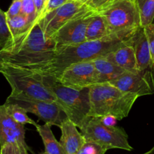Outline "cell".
Returning <instances> with one entry per match:
<instances>
[{"mask_svg": "<svg viewBox=\"0 0 154 154\" xmlns=\"http://www.w3.org/2000/svg\"><path fill=\"white\" fill-rule=\"evenodd\" d=\"M134 33L111 34L99 40L85 42L79 45L60 48L56 50L55 54L51 60L21 67L39 75H50L57 78L66 68L74 63L105 57L129 42Z\"/></svg>", "mask_w": 154, "mask_h": 154, "instance_id": "1", "label": "cell"}, {"mask_svg": "<svg viewBox=\"0 0 154 154\" xmlns=\"http://www.w3.org/2000/svg\"><path fill=\"white\" fill-rule=\"evenodd\" d=\"M56 49L54 41L46 38L37 19L27 31L11 38L1 54L5 63L24 66L51 60Z\"/></svg>", "mask_w": 154, "mask_h": 154, "instance_id": "2", "label": "cell"}, {"mask_svg": "<svg viewBox=\"0 0 154 154\" xmlns=\"http://www.w3.org/2000/svg\"><path fill=\"white\" fill-rule=\"evenodd\" d=\"M138 95L123 92L109 83L90 87V111L89 117L111 115L121 120L127 117Z\"/></svg>", "mask_w": 154, "mask_h": 154, "instance_id": "3", "label": "cell"}, {"mask_svg": "<svg viewBox=\"0 0 154 154\" xmlns=\"http://www.w3.org/2000/svg\"><path fill=\"white\" fill-rule=\"evenodd\" d=\"M32 74L55 96L57 103L61 107L68 118L80 129L89 117L90 87L77 90L64 86L55 77L35 72Z\"/></svg>", "mask_w": 154, "mask_h": 154, "instance_id": "4", "label": "cell"}, {"mask_svg": "<svg viewBox=\"0 0 154 154\" xmlns=\"http://www.w3.org/2000/svg\"><path fill=\"white\" fill-rule=\"evenodd\" d=\"M98 13L105 18L110 34H132L141 26L135 0H112Z\"/></svg>", "mask_w": 154, "mask_h": 154, "instance_id": "5", "label": "cell"}, {"mask_svg": "<svg viewBox=\"0 0 154 154\" xmlns=\"http://www.w3.org/2000/svg\"><path fill=\"white\" fill-rule=\"evenodd\" d=\"M0 73L4 75L9 83L11 90L21 92L36 99L57 103L55 96L28 69L3 62L0 64Z\"/></svg>", "mask_w": 154, "mask_h": 154, "instance_id": "6", "label": "cell"}, {"mask_svg": "<svg viewBox=\"0 0 154 154\" xmlns=\"http://www.w3.org/2000/svg\"><path fill=\"white\" fill-rule=\"evenodd\" d=\"M86 141L96 142L108 150L121 149L132 151L126 131L118 126H108L101 123L98 117H89L80 128Z\"/></svg>", "mask_w": 154, "mask_h": 154, "instance_id": "7", "label": "cell"}, {"mask_svg": "<svg viewBox=\"0 0 154 154\" xmlns=\"http://www.w3.org/2000/svg\"><path fill=\"white\" fill-rule=\"evenodd\" d=\"M5 102L19 105L28 113L35 114L45 123L52 126H60L67 117L61 107L56 102L36 99L21 92L11 90Z\"/></svg>", "mask_w": 154, "mask_h": 154, "instance_id": "8", "label": "cell"}, {"mask_svg": "<svg viewBox=\"0 0 154 154\" xmlns=\"http://www.w3.org/2000/svg\"><path fill=\"white\" fill-rule=\"evenodd\" d=\"M95 13L96 11L89 8L85 9L53 35L51 38L55 42L56 50L87 42L86 32L87 26Z\"/></svg>", "mask_w": 154, "mask_h": 154, "instance_id": "9", "label": "cell"}, {"mask_svg": "<svg viewBox=\"0 0 154 154\" xmlns=\"http://www.w3.org/2000/svg\"><path fill=\"white\" fill-rule=\"evenodd\" d=\"M88 8L81 0H68L55 10L38 18L46 38H51L63 25Z\"/></svg>", "mask_w": 154, "mask_h": 154, "instance_id": "10", "label": "cell"}, {"mask_svg": "<svg viewBox=\"0 0 154 154\" xmlns=\"http://www.w3.org/2000/svg\"><path fill=\"white\" fill-rule=\"evenodd\" d=\"M57 79L62 84L77 90L89 88L97 84V76L93 60L74 63L68 66Z\"/></svg>", "mask_w": 154, "mask_h": 154, "instance_id": "11", "label": "cell"}, {"mask_svg": "<svg viewBox=\"0 0 154 154\" xmlns=\"http://www.w3.org/2000/svg\"><path fill=\"white\" fill-rule=\"evenodd\" d=\"M132 42L135 50L138 72L145 76L154 86V66L148 40L144 26H141L132 35Z\"/></svg>", "mask_w": 154, "mask_h": 154, "instance_id": "12", "label": "cell"}, {"mask_svg": "<svg viewBox=\"0 0 154 154\" xmlns=\"http://www.w3.org/2000/svg\"><path fill=\"white\" fill-rule=\"evenodd\" d=\"M123 92L138 95V96L154 93V86L142 74L124 72L118 78L109 82Z\"/></svg>", "mask_w": 154, "mask_h": 154, "instance_id": "13", "label": "cell"}, {"mask_svg": "<svg viewBox=\"0 0 154 154\" xmlns=\"http://www.w3.org/2000/svg\"><path fill=\"white\" fill-rule=\"evenodd\" d=\"M7 143H18L28 147L25 141L24 125L15 121L0 105V146Z\"/></svg>", "mask_w": 154, "mask_h": 154, "instance_id": "14", "label": "cell"}, {"mask_svg": "<svg viewBox=\"0 0 154 154\" xmlns=\"http://www.w3.org/2000/svg\"><path fill=\"white\" fill-rule=\"evenodd\" d=\"M59 127L61 129L60 144L66 154H75L82 147L86 140L81 132L78 131V126L66 117Z\"/></svg>", "mask_w": 154, "mask_h": 154, "instance_id": "15", "label": "cell"}, {"mask_svg": "<svg viewBox=\"0 0 154 154\" xmlns=\"http://www.w3.org/2000/svg\"><path fill=\"white\" fill-rule=\"evenodd\" d=\"M105 57L110 61L123 69L125 72L134 73L139 72L137 66L135 50L132 46V39Z\"/></svg>", "mask_w": 154, "mask_h": 154, "instance_id": "16", "label": "cell"}, {"mask_svg": "<svg viewBox=\"0 0 154 154\" xmlns=\"http://www.w3.org/2000/svg\"><path fill=\"white\" fill-rule=\"evenodd\" d=\"M97 76V84L109 83L118 78L125 72L123 69L110 61L106 57L93 60Z\"/></svg>", "mask_w": 154, "mask_h": 154, "instance_id": "17", "label": "cell"}, {"mask_svg": "<svg viewBox=\"0 0 154 154\" xmlns=\"http://www.w3.org/2000/svg\"><path fill=\"white\" fill-rule=\"evenodd\" d=\"M52 125L45 123L44 125L36 124L35 127L42 138L45 145V152L46 154H66L63 146L56 139L52 130Z\"/></svg>", "mask_w": 154, "mask_h": 154, "instance_id": "18", "label": "cell"}, {"mask_svg": "<svg viewBox=\"0 0 154 154\" xmlns=\"http://www.w3.org/2000/svg\"><path fill=\"white\" fill-rule=\"evenodd\" d=\"M111 35L105 18L99 13L96 12L89 23L86 32V41L92 42L102 39Z\"/></svg>", "mask_w": 154, "mask_h": 154, "instance_id": "19", "label": "cell"}, {"mask_svg": "<svg viewBox=\"0 0 154 154\" xmlns=\"http://www.w3.org/2000/svg\"><path fill=\"white\" fill-rule=\"evenodd\" d=\"M141 19V26H146L154 20V0H135Z\"/></svg>", "mask_w": 154, "mask_h": 154, "instance_id": "20", "label": "cell"}, {"mask_svg": "<svg viewBox=\"0 0 154 154\" xmlns=\"http://www.w3.org/2000/svg\"><path fill=\"white\" fill-rule=\"evenodd\" d=\"M8 25L9 30L11 33L12 38L22 34L24 32L27 31L33 24L29 22L24 15L22 14L17 15L11 18H7Z\"/></svg>", "mask_w": 154, "mask_h": 154, "instance_id": "21", "label": "cell"}, {"mask_svg": "<svg viewBox=\"0 0 154 154\" xmlns=\"http://www.w3.org/2000/svg\"><path fill=\"white\" fill-rule=\"evenodd\" d=\"M5 108L6 111L8 113L9 115L14 119L16 122L22 125L25 124H31L33 125L34 126H36L37 123L32 120L31 118L29 117L27 115V111L23 108H21L19 105H14V104L11 103H5Z\"/></svg>", "mask_w": 154, "mask_h": 154, "instance_id": "22", "label": "cell"}, {"mask_svg": "<svg viewBox=\"0 0 154 154\" xmlns=\"http://www.w3.org/2000/svg\"><path fill=\"white\" fill-rule=\"evenodd\" d=\"M11 38V33L8 25L5 12L2 11L0 8V48L1 50L8 45Z\"/></svg>", "mask_w": 154, "mask_h": 154, "instance_id": "23", "label": "cell"}, {"mask_svg": "<svg viewBox=\"0 0 154 154\" xmlns=\"http://www.w3.org/2000/svg\"><path fill=\"white\" fill-rule=\"evenodd\" d=\"M26 17L29 22L32 23L38 18L35 5L33 0H22L21 13Z\"/></svg>", "mask_w": 154, "mask_h": 154, "instance_id": "24", "label": "cell"}, {"mask_svg": "<svg viewBox=\"0 0 154 154\" xmlns=\"http://www.w3.org/2000/svg\"><path fill=\"white\" fill-rule=\"evenodd\" d=\"M108 150L104 146L96 142L86 141L84 145L75 154H105Z\"/></svg>", "mask_w": 154, "mask_h": 154, "instance_id": "25", "label": "cell"}, {"mask_svg": "<svg viewBox=\"0 0 154 154\" xmlns=\"http://www.w3.org/2000/svg\"><path fill=\"white\" fill-rule=\"evenodd\" d=\"M29 147L18 143H7L0 146V154H29Z\"/></svg>", "mask_w": 154, "mask_h": 154, "instance_id": "26", "label": "cell"}, {"mask_svg": "<svg viewBox=\"0 0 154 154\" xmlns=\"http://www.w3.org/2000/svg\"><path fill=\"white\" fill-rule=\"evenodd\" d=\"M87 7L94 11L98 12L103 8L112 0H81Z\"/></svg>", "mask_w": 154, "mask_h": 154, "instance_id": "27", "label": "cell"}, {"mask_svg": "<svg viewBox=\"0 0 154 154\" xmlns=\"http://www.w3.org/2000/svg\"><path fill=\"white\" fill-rule=\"evenodd\" d=\"M144 27L145 29L146 35H147V40H148L152 60H153L154 66V23H152L148 24V25Z\"/></svg>", "mask_w": 154, "mask_h": 154, "instance_id": "28", "label": "cell"}, {"mask_svg": "<svg viewBox=\"0 0 154 154\" xmlns=\"http://www.w3.org/2000/svg\"><path fill=\"white\" fill-rule=\"evenodd\" d=\"M22 8V0H13L8 10L5 12L7 18L13 17L21 13Z\"/></svg>", "mask_w": 154, "mask_h": 154, "instance_id": "29", "label": "cell"}, {"mask_svg": "<svg viewBox=\"0 0 154 154\" xmlns=\"http://www.w3.org/2000/svg\"><path fill=\"white\" fill-rule=\"evenodd\" d=\"M67 1L68 0H48L45 10H44V11L42 12V15H41L39 17L44 16L45 14L52 11L55 10V9H57V8L63 5V4H65Z\"/></svg>", "mask_w": 154, "mask_h": 154, "instance_id": "30", "label": "cell"}, {"mask_svg": "<svg viewBox=\"0 0 154 154\" xmlns=\"http://www.w3.org/2000/svg\"><path fill=\"white\" fill-rule=\"evenodd\" d=\"M98 119L99 121L104 125L108 126H114L117 123V118L114 117V116L111 115H106L102 116V117H98Z\"/></svg>", "mask_w": 154, "mask_h": 154, "instance_id": "31", "label": "cell"}, {"mask_svg": "<svg viewBox=\"0 0 154 154\" xmlns=\"http://www.w3.org/2000/svg\"><path fill=\"white\" fill-rule=\"evenodd\" d=\"M34 1V4L35 5L36 11H37L38 15V17L42 15V12L44 11L45 8V3L44 0H33Z\"/></svg>", "mask_w": 154, "mask_h": 154, "instance_id": "32", "label": "cell"}, {"mask_svg": "<svg viewBox=\"0 0 154 154\" xmlns=\"http://www.w3.org/2000/svg\"><path fill=\"white\" fill-rule=\"evenodd\" d=\"M3 62H4V60H3V57L1 54V48H0V64L2 63H3Z\"/></svg>", "mask_w": 154, "mask_h": 154, "instance_id": "33", "label": "cell"}, {"mask_svg": "<svg viewBox=\"0 0 154 154\" xmlns=\"http://www.w3.org/2000/svg\"><path fill=\"white\" fill-rule=\"evenodd\" d=\"M144 154H154V147L151 149V150H150V151H148V152H147V153H144Z\"/></svg>", "mask_w": 154, "mask_h": 154, "instance_id": "34", "label": "cell"}, {"mask_svg": "<svg viewBox=\"0 0 154 154\" xmlns=\"http://www.w3.org/2000/svg\"><path fill=\"white\" fill-rule=\"evenodd\" d=\"M48 0H44V2H45V7H46V5H47V3H48Z\"/></svg>", "mask_w": 154, "mask_h": 154, "instance_id": "35", "label": "cell"}, {"mask_svg": "<svg viewBox=\"0 0 154 154\" xmlns=\"http://www.w3.org/2000/svg\"><path fill=\"white\" fill-rule=\"evenodd\" d=\"M41 154H46V153H45V152H44V153H41Z\"/></svg>", "mask_w": 154, "mask_h": 154, "instance_id": "36", "label": "cell"}, {"mask_svg": "<svg viewBox=\"0 0 154 154\" xmlns=\"http://www.w3.org/2000/svg\"><path fill=\"white\" fill-rule=\"evenodd\" d=\"M153 79H154V69H153Z\"/></svg>", "mask_w": 154, "mask_h": 154, "instance_id": "37", "label": "cell"}]
</instances>
